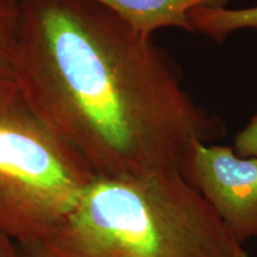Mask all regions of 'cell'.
Listing matches in <instances>:
<instances>
[{
	"label": "cell",
	"mask_w": 257,
	"mask_h": 257,
	"mask_svg": "<svg viewBox=\"0 0 257 257\" xmlns=\"http://www.w3.org/2000/svg\"><path fill=\"white\" fill-rule=\"evenodd\" d=\"M0 257H24L18 243L0 233Z\"/></svg>",
	"instance_id": "9"
},
{
	"label": "cell",
	"mask_w": 257,
	"mask_h": 257,
	"mask_svg": "<svg viewBox=\"0 0 257 257\" xmlns=\"http://www.w3.org/2000/svg\"><path fill=\"white\" fill-rule=\"evenodd\" d=\"M21 0H0V83L15 81Z\"/></svg>",
	"instance_id": "7"
},
{
	"label": "cell",
	"mask_w": 257,
	"mask_h": 257,
	"mask_svg": "<svg viewBox=\"0 0 257 257\" xmlns=\"http://www.w3.org/2000/svg\"><path fill=\"white\" fill-rule=\"evenodd\" d=\"M179 172L240 243L257 238V159L193 140Z\"/></svg>",
	"instance_id": "4"
},
{
	"label": "cell",
	"mask_w": 257,
	"mask_h": 257,
	"mask_svg": "<svg viewBox=\"0 0 257 257\" xmlns=\"http://www.w3.org/2000/svg\"><path fill=\"white\" fill-rule=\"evenodd\" d=\"M192 31H198L217 42L242 29H257V6L227 9L225 6H194L187 15Z\"/></svg>",
	"instance_id": "6"
},
{
	"label": "cell",
	"mask_w": 257,
	"mask_h": 257,
	"mask_svg": "<svg viewBox=\"0 0 257 257\" xmlns=\"http://www.w3.org/2000/svg\"><path fill=\"white\" fill-rule=\"evenodd\" d=\"M114 12L135 31L152 37L162 28L192 31L188 11L194 6H225L229 0H94Z\"/></svg>",
	"instance_id": "5"
},
{
	"label": "cell",
	"mask_w": 257,
	"mask_h": 257,
	"mask_svg": "<svg viewBox=\"0 0 257 257\" xmlns=\"http://www.w3.org/2000/svg\"><path fill=\"white\" fill-rule=\"evenodd\" d=\"M232 148L234 153L240 157L257 159V114L237 135Z\"/></svg>",
	"instance_id": "8"
},
{
	"label": "cell",
	"mask_w": 257,
	"mask_h": 257,
	"mask_svg": "<svg viewBox=\"0 0 257 257\" xmlns=\"http://www.w3.org/2000/svg\"><path fill=\"white\" fill-rule=\"evenodd\" d=\"M24 257H249L179 170L99 178Z\"/></svg>",
	"instance_id": "2"
},
{
	"label": "cell",
	"mask_w": 257,
	"mask_h": 257,
	"mask_svg": "<svg viewBox=\"0 0 257 257\" xmlns=\"http://www.w3.org/2000/svg\"><path fill=\"white\" fill-rule=\"evenodd\" d=\"M94 178L16 82L0 83V233L18 245L44 238Z\"/></svg>",
	"instance_id": "3"
},
{
	"label": "cell",
	"mask_w": 257,
	"mask_h": 257,
	"mask_svg": "<svg viewBox=\"0 0 257 257\" xmlns=\"http://www.w3.org/2000/svg\"><path fill=\"white\" fill-rule=\"evenodd\" d=\"M15 82L99 178L179 170L225 133L153 37L94 0H21Z\"/></svg>",
	"instance_id": "1"
}]
</instances>
